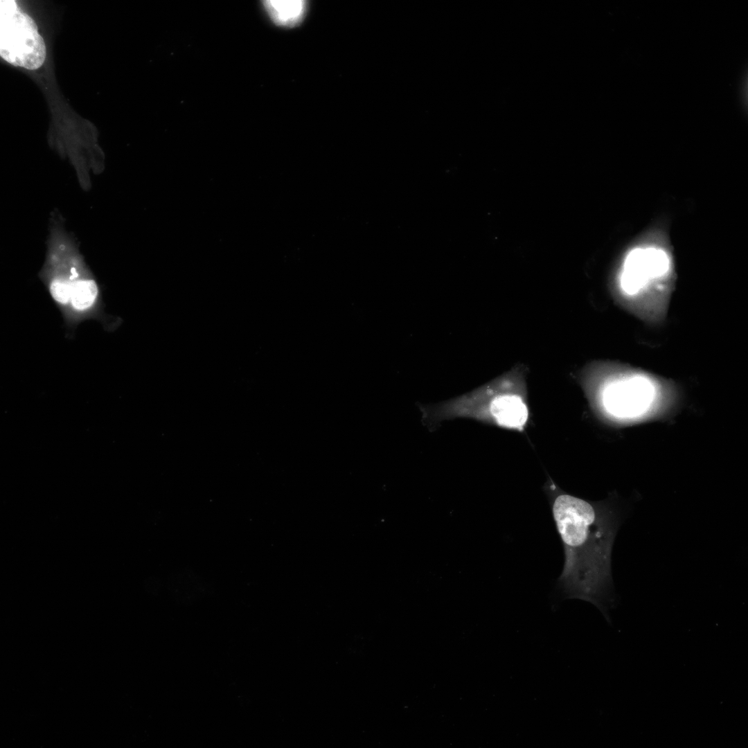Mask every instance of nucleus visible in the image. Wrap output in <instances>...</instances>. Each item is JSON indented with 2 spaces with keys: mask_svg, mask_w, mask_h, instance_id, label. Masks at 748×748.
Wrapping results in <instances>:
<instances>
[{
  "mask_svg": "<svg viewBox=\"0 0 748 748\" xmlns=\"http://www.w3.org/2000/svg\"><path fill=\"white\" fill-rule=\"evenodd\" d=\"M552 515L564 549L558 579L562 594L592 603L609 622L608 609L614 602L611 555L621 521L611 511L564 493L555 497Z\"/></svg>",
  "mask_w": 748,
  "mask_h": 748,
  "instance_id": "1",
  "label": "nucleus"
},
{
  "mask_svg": "<svg viewBox=\"0 0 748 748\" xmlns=\"http://www.w3.org/2000/svg\"><path fill=\"white\" fill-rule=\"evenodd\" d=\"M673 287L670 256L666 251L654 246L632 249L610 286L614 300L621 306L654 323L666 315Z\"/></svg>",
  "mask_w": 748,
  "mask_h": 748,
  "instance_id": "2",
  "label": "nucleus"
},
{
  "mask_svg": "<svg viewBox=\"0 0 748 748\" xmlns=\"http://www.w3.org/2000/svg\"><path fill=\"white\" fill-rule=\"evenodd\" d=\"M0 55L8 63L37 69L46 58V46L33 19L15 1H0Z\"/></svg>",
  "mask_w": 748,
  "mask_h": 748,
  "instance_id": "3",
  "label": "nucleus"
},
{
  "mask_svg": "<svg viewBox=\"0 0 748 748\" xmlns=\"http://www.w3.org/2000/svg\"><path fill=\"white\" fill-rule=\"evenodd\" d=\"M654 390L652 380L647 375H621L605 386L603 402L607 409L616 416H634L650 403Z\"/></svg>",
  "mask_w": 748,
  "mask_h": 748,
  "instance_id": "4",
  "label": "nucleus"
},
{
  "mask_svg": "<svg viewBox=\"0 0 748 748\" xmlns=\"http://www.w3.org/2000/svg\"><path fill=\"white\" fill-rule=\"evenodd\" d=\"M488 389L493 394L492 396L488 395V397L486 398L479 391H476L479 395L488 400L486 403L475 400L467 394L459 395L452 400L455 403L463 405L486 406V410L476 413L472 418H474L477 414L486 411L488 414L487 416L490 418L499 426L506 428H521L526 423L528 418V409L521 397L509 393L495 391L492 387L488 386Z\"/></svg>",
  "mask_w": 748,
  "mask_h": 748,
  "instance_id": "5",
  "label": "nucleus"
},
{
  "mask_svg": "<svg viewBox=\"0 0 748 748\" xmlns=\"http://www.w3.org/2000/svg\"><path fill=\"white\" fill-rule=\"evenodd\" d=\"M266 11L271 19L278 26L293 27L303 19L306 10V1L301 0L263 1Z\"/></svg>",
  "mask_w": 748,
  "mask_h": 748,
  "instance_id": "6",
  "label": "nucleus"
},
{
  "mask_svg": "<svg viewBox=\"0 0 748 748\" xmlns=\"http://www.w3.org/2000/svg\"><path fill=\"white\" fill-rule=\"evenodd\" d=\"M98 294L96 283L92 280H81L72 283L71 301L78 310L90 307Z\"/></svg>",
  "mask_w": 748,
  "mask_h": 748,
  "instance_id": "7",
  "label": "nucleus"
},
{
  "mask_svg": "<svg viewBox=\"0 0 748 748\" xmlns=\"http://www.w3.org/2000/svg\"><path fill=\"white\" fill-rule=\"evenodd\" d=\"M72 284L60 279H55L51 284V293L57 301L66 303L71 299Z\"/></svg>",
  "mask_w": 748,
  "mask_h": 748,
  "instance_id": "8",
  "label": "nucleus"
}]
</instances>
